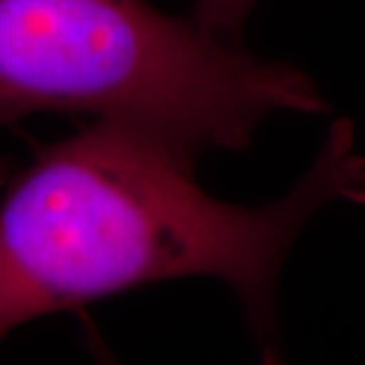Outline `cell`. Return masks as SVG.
<instances>
[{
    "label": "cell",
    "instance_id": "6da1fadb",
    "mask_svg": "<svg viewBox=\"0 0 365 365\" xmlns=\"http://www.w3.org/2000/svg\"><path fill=\"white\" fill-rule=\"evenodd\" d=\"M195 160L112 122L35 150L0 195V343L16 327L132 288L213 278L234 292L278 361V287L288 254L333 203L365 205V153L337 118L307 173L266 205L209 195Z\"/></svg>",
    "mask_w": 365,
    "mask_h": 365
},
{
    "label": "cell",
    "instance_id": "7a4b0ae2",
    "mask_svg": "<svg viewBox=\"0 0 365 365\" xmlns=\"http://www.w3.org/2000/svg\"><path fill=\"white\" fill-rule=\"evenodd\" d=\"M309 73L150 0H0V124L83 114L199 160L246 150L278 112L325 114Z\"/></svg>",
    "mask_w": 365,
    "mask_h": 365
},
{
    "label": "cell",
    "instance_id": "3957f363",
    "mask_svg": "<svg viewBox=\"0 0 365 365\" xmlns=\"http://www.w3.org/2000/svg\"><path fill=\"white\" fill-rule=\"evenodd\" d=\"M260 0H193L191 19L227 43H242L246 21Z\"/></svg>",
    "mask_w": 365,
    "mask_h": 365
}]
</instances>
